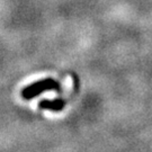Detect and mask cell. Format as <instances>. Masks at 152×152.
<instances>
[{"label":"cell","mask_w":152,"mask_h":152,"mask_svg":"<svg viewBox=\"0 0 152 152\" xmlns=\"http://www.w3.org/2000/svg\"><path fill=\"white\" fill-rule=\"evenodd\" d=\"M50 90H60V83L52 79V78H46L43 80H39L37 82H34L31 86H27L23 89L22 96L25 99H32V98L36 97L38 95L43 94L45 91H50Z\"/></svg>","instance_id":"cell-1"},{"label":"cell","mask_w":152,"mask_h":152,"mask_svg":"<svg viewBox=\"0 0 152 152\" xmlns=\"http://www.w3.org/2000/svg\"><path fill=\"white\" fill-rule=\"evenodd\" d=\"M41 109H46V110H52V112H61L64 108L65 102L63 99H54V100H48L44 99L38 104Z\"/></svg>","instance_id":"cell-2"}]
</instances>
